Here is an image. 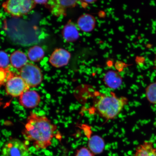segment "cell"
Listing matches in <instances>:
<instances>
[{"label": "cell", "mask_w": 156, "mask_h": 156, "mask_svg": "<svg viewBox=\"0 0 156 156\" xmlns=\"http://www.w3.org/2000/svg\"><path fill=\"white\" fill-rule=\"evenodd\" d=\"M57 129L48 117L31 112L22 133L27 141L33 142L36 150L45 149L51 145Z\"/></svg>", "instance_id": "obj_1"}, {"label": "cell", "mask_w": 156, "mask_h": 156, "mask_svg": "<svg viewBox=\"0 0 156 156\" xmlns=\"http://www.w3.org/2000/svg\"><path fill=\"white\" fill-rule=\"evenodd\" d=\"M126 97L117 96L114 92L101 95L95 103V110L98 114L107 120H113L122 112L127 105Z\"/></svg>", "instance_id": "obj_2"}, {"label": "cell", "mask_w": 156, "mask_h": 156, "mask_svg": "<svg viewBox=\"0 0 156 156\" xmlns=\"http://www.w3.org/2000/svg\"><path fill=\"white\" fill-rule=\"evenodd\" d=\"M36 5L34 1L10 0L4 2L2 7L6 12L12 16L19 17L27 14Z\"/></svg>", "instance_id": "obj_3"}, {"label": "cell", "mask_w": 156, "mask_h": 156, "mask_svg": "<svg viewBox=\"0 0 156 156\" xmlns=\"http://www.w3.org/2000/svg\"><path fill=\"white\" fill-rule=\"evenodd\" d=\"M20 76L30 87L38 86L43 80L41 70L38 66L28 63L20 70Z\"/></svg>", "instance_id": "obj_4"}, {"label": "cell", "mask_w": 156, "mask_h": 156, "mask_svg": "<svg viewBox=\"0 0 156 156\" xmlns=\"http://www.w3.org/2000/svg\"><path fill=\"white\" fill-rule=\"evenodd\" d=\"M20 76L10 73L7 76L5 84V92L12 97H19L30 89Z\"/></svg>", "instance_id": "obj_5"}, {"label": "cell", "mask_w": 156, "mask_h": 156, "mask_svg": "<svg viewBox=\"0 0 156 156\" xmlns=\"http://www.w3.org/2000/svg\"><path fill=\"white\" fill-rule=\"evenodd\" d=\"M29 153L27 144L16 138L9 139L2 150V156H28Z\"/></svg>", "instance_id": "obj_6"}, {"label": "cell", "mask_w": 156, "mask_h": 156, "mask_svg": "<svg viewBox=\"0 0 156 156\" xmlns=\"http://www.w3.org/2000/svg\"><path fill=\"white\" fill-rule=\"evenodd\" d=\"M78 1L68 0H51L48 1L46 5L47 6L51 14L56 17L67 15V9L77 6Z\"/></svg>", "instance_id": "obj_7"}, {"label": "cell", "mask_w": 156, "mask_h": 156, "mask_svg": "<svg viewBox=\"0 0 156 156\" xmlns=\"http://www.w3.org/2000/svg\"><path fill=\"white\" fill-rule=\"evenodd\" d=\"M71 58V54L65 49L58 48L50 56L49 62L54 67L60 68L67 66Z\"/></svg>", "instance_id": "obj_8"}, {"label": "cell", "mask_w": 156, "mask_h": 156, "mask_svg": "<svg viewBox=\"0 0 156 156\" xmlns=\"http://www.w3.org/2000/svg\"><path fill=\"white\" fill-rule=\"evenodd\" d=\"M40 95L35 90H27L19 97V102L21 106L27 108H34L40 104Z\"/></svg>", "instance_id": "obj_9"}, {"label": "cell", "mask_w": 156, "mask_h": 156, "mask_svg": "<svg viewBox=\"0 0 156 156\" xmlns=\"http://www.w3.org/2000/svg\"><path fill=\"white\" fill-rule=\"evenodd\" d=\"M96 22V19L94 16L89 13H84L78 18L77 24L82 32L87 33L94 30Z\"/></svg>", "instance_id": "obj_10"}, {"label": "cell", "mask_w": 156, "mask_h": 156, "mask_svg": "<svg viewBox=\"0 0 156 156\" xmlns=\"http://www.w3.org/2000/svg\"><path fill=\"white\" fill-rule=\"evenodd\" d=\"M62 34L64 40L68 43L77 41L80 37L76 25L71 20H69L64 25Z\"/></svg>", "instance_id": "obj_11"}, {"label": "cell", "mask_w": 156, "mask_h": 156, "mask_svg": "<svg viewBox=\"0 0 156 156\" xmlns=\"http://www.w3.org/2000/svg\"><path fill=\"white\" fill-rule=\"evenodd\" d=\"M103 81L107 87L116 89L120 87L122 83V78L118 72L109 70L105 74Z\"/></svg>", "instance_id": "obj_12"}, {"label": "cell", "mask_w": 156, "mask_h": 156, "mask_svg": "<svg viewBox=\"0 0 156 156\" xmlns=\"http://www.w3.org/2000/svg\"><path fill=\"white\" fill-rule=\"evenodd\" d=\"M88 146L89 149L94 154L102 153L105 147L104 140L101 136L95 135L89 139Z\"/></svg>", "instance_id": "obj_13"}, {"label": "cell", "mask_w": 156, "mask_h": 156, "mask_svg": "<svg viewBox=\"0 0 156 156\" xmlns=\"http://www.w3.org/2000/svg\"><path fill=\"white\" fill-rule=\"evenodd\" d=\"M133 156H156V148L151 141H144L136 147Z\"/></svg>", "instance_id": "obj_14"}, {"label": "cell", "mask_w": 156, "mask_h": 156, "mask_svg": "<svg viewBox=\"0 0 156 156\" xmlns=\"http://www.w3.org/2000/svg\"><path fill=\"white\" fill-rule=\"evenodd\" d=\"M9 58L11 65L16 69H21L28 63L27 56L20 51H16L11 54Z\"/></svg>", "instance_id": "obj_15"}, {"label": "cell", "mask_w": 156, "mask_h": 156, "mask_svg": "<svg viewBox=\"0 0 156 156\" xmlns=\"http://www.w3.org/2000/svg\"><path fill=\"white\" fill-rule=\"evenodd\" d=\"M44 52L43 48L38 46L31 48L28 50V57L31 61L38 62L41 61L44 56Z\"/></svg>", "instance_id": "obj_16"}, {"label": "cell", "mask_w": 156, "mask_h": 156, "mask_svg": "<svg viewBox=\"0 0 156 156\" xmlns=\"http://www.w3.org/2000/svg\"><path fill=\"white\" fill-rule=\"evenodd\" d=\"M147 100L152 104L156 105V81L150 84L145 89Z\"/></svg>", "instance_id": "obj_17"}, {"label": "cell", "mask_w": 156, "mask_h": 156, "mask_svg": "<svg viewBox=\"0 0 156 156\" xmlns=\"http://www.w3.org/2000/svg\"><path fill=\"white\" fill-rule=\"evenodd\" d=\"M10 63V58L8 55L3 51H0V69L7 71Z\"/></svg>", "instance_id": "obj_18"}, {"label": "cell", "mask_w": 156, "mask_h": 156, "mask_svg": "<svg viewBox=\"0 0 156 156\" xmlns=\"http://www.w3.org/2000/svg\"><path fill=\"white\" fill-rule=\"evenodd\" d=\"M75 156H94V155L89 149L83 147L77 150Z\"/></svg>", "instance_id": "obj_19"}, {"label": "cell", "mask_w": 156, "mask_h": 156, "mask_svg": "<svg viewBox=\"0 0 156 156\" xmlns=\"http://www.w3.org/2000/svg\"><path fill=\"white\" fill-rule=\"evenodd\" d=\"M83 1L85 2L86 3L87 5H91L96 2L97 1V0H89V1H88V0H83Z\"/></svg>", "instance_id": "obj_20"}, {"label": "cell", "mask_w": 156, "mask_h": 156, "mask_svg": "<svg viewBox=\"0 0 156 156\" xmlns=\"http://www.w3.org/2000/svg\"><path fill=\"white\" fill-rule=\"evenodd\" d=\"M36 4H44L46 5L48 3V1H34Z\"/></svg>", "instance_id": "obj_21"}]
</instances>
